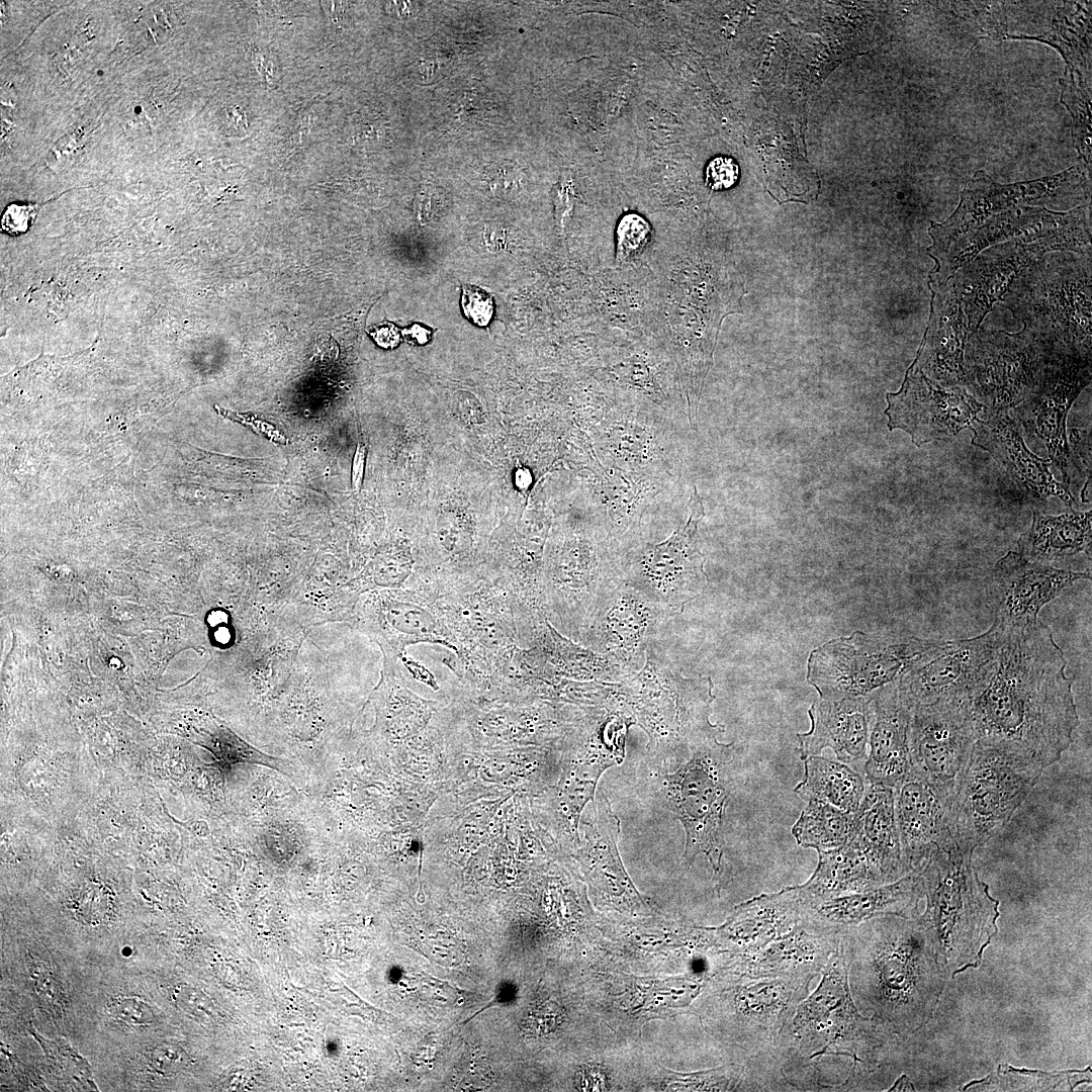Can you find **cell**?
I'll return each instance as SVG.
<instances>
[{
  "label": "cell",
  "instance_id": "obj_1",
  "mask_svg": "<svg viewBox=\"0 0 1092 1092\" xmlns=\"http://www.w3.org/2000/svg\"><path fill=\"white\" fill-rule=\"evenodd\" d=\"M1066 667L1040 619L1023 629L1001 628L993 656L964 701L976 741L1041 768L1057 762L1079 724Z\"/></svg>",
  "mask_w": 1092,
  "mask_h": 1092
},
{
  "label": "cell",
  "instance_id": "obj_2",
  "mask_svg": "<svg viewBox=\"0 0 1092 1092\" xmlns=\"http://www.w3.org/2000/svg\"><path fill=\"white\" fill-rule=\"evenodd\" d=\"M847 981L862 1013L900 1038L931 1018L948 978L929 929L916 917L881 915L839 935Z\"/></svg>",
  "mask_w": 1092,
  "mask_h": 1092
},
{
  "label": "cell",
  "instance_id": "obj_3",
  "mask_svg": "<svg viewBox=\"0 0 1092 1092\" xmlns=\"http://www.w3.org/2000/svg\"><path fill=\"white\" fill-rule=\"evenodd\" d=\"M899 1040L885 1022L862 1015L856 1007L838 943L819 985L782 1029L771 1058L787 1086L798 1091L822 1090L819 1068L824 1058L850 1059L847 1077L833 1090H858Z\"/></svg>",
  "mask_w": 1092,
  "mask_h": 1092
},
{
  "label": "cell",
  "instance_id": "obj_4",
  "mask_svg": "<svg viewBox=\"0 0 1092 1092\" xmlns=\"http://www.w3.org/2000/svg\"><path fill=\"white\" fill-rule=\"evenodd\" d=\"M974 849L950 836L919 872L925 911L917 918L931 932L936 953L948 978L977 967L997 932L999 902L972 862Z\"/></svg>",
  "mask_w": 1092,
  "mask_h": 1092
},
{
  "label": "cell",
  "instance_id": "obj_5",
  "mask_svg": "<svg viewBox=\"0 0 1092 1092\" xmlns=\"http://www.w3.org/2000/svg\"><path fill=\"white\" fill-rule=\"evenodd\" d=\"M645 655L638 672L615 682L617 702L646 732L650 751L688 759L693 747L724 732L710 721L713 681L684 676L655 640Z\"/></svg>",
  "mask_w": 1092,
  "mask_h": 1092
},
{
  "label": "cell",
  "instance_id": "obj_6",
  "mask_svg": "<svg viewBox=\"0 0 1092 1092\" xmlns=\"http://www.w3.org/2000/svg\"><path fill=\"white\" fill-rule=\"evenodd\" d=\"M1001 302L1060 352L1091 359V254H1044L1014 279Z\"/></svg>",
  "mask_w": 1092,
  "mask_h": 1092
},
{
  "label": "cell",
  "instance_id": "obj_7",
  "mask_svg": "<svg viewBox=\"0 0 1092 1092\" xmlns=\"http://www.w3.org/2000/svg\"><path fill=\"white\" fill-rule=\"evenodd\" d=\"M734 743L710 738L692 748L688 761L662 777L669 810L682 825L686 839L682 860L691 867L704 854L719 883L725 841L723 823L731 794Z\"/></svg>",
  "mask_w": 1092,
  "mask_h": 1092
},
{
  "label": "cell",
  "instance_id": "obj_8",
  "mask_svg": "<svg viewBox=\"0 0 1092 1092\" xmlns=\"http://www.w3.org/2000/svg\"><path fill=\"white\" fill-rule=\"evenodd\" d=\"M1042 770L976 741L953 785L951 837L974 850L987 843L1007 825Z\"/></svg>",
  "mask_w": 1092,
  "mask_h": 1092
},
{
  "label": "cell",
  "instance_id": "obj_9",
  "mask_svg": "<svg viewBox=\"0 0 1092 1092\" xmlns=\"http://www.w3.org/2000/svg\"><path fill=\"white\" fill-rule=\"evenodd\" d=\"M436 602L456 643L454 656L444 661L462 684L486 689L494 657L520 646L510 596L494 578L478 575L452 586Z\"/></svg>",
  "mask_w": 1092,
  "mask_h": 1092
},
{
  "label": "cell",
  "instance_id": "obj_10",
  "mask_svg": "<svg viewBox=\"0 0 1092 1092\" xmlns=\"http://www.w3.org/2000/svg\"><path fill=\"white\" fill-rule=\"evenodd\" d=\"M938 643L921 638L888 641L855 632L813 650L807 678L821 699L872 697L897 681Z\"/></svg>",
  "mask_w": 1092,
  "mask_h": 1092
},
{
  "label": "cell",
  "instance_id": "obj_11",
  "mask_svg": "<svg viewBox=\"0 0 1092 1092\" xmlns=\"http://www.w3.org/2000/svg\"><path fill=\"white\" fill-rule=\"evenodd\" d=\"M1058 352L1050 341L1025 328L1013 334L978 329L966 344V388L983 404L984 413L1008 412L1023 401Z\"/></svg>",
  "mask_w": 1092,
  "mask_h": 1092
},
{
  "label": "cell",
  "instance_id": "obj_12",
  "mask_svg": "<svg viewBox=\"0 0 1092 1092\" xmlns=\"http://www.w3.org/2000/svg\"><path fill=\"white\" fill-rule=\"evenodd\" d=\"M1090 194L1091 172L1083 162L1056 175L1005 185L978 171L966 184L954 212L941 223L931 222L927 253L930 257L938 253L994 214L1017 207L1070 208L1087 203Z\"/></svg>",
  "mask_w": 1092,
  "mask_h": 1092
},
{
  "label": "cell",
  "instance_id": "obj_13",
  "mask_svg": "<svg viewBox=\"0 0 1092 1092\" xmlns=\"http://www.w3.org/2000/svg\"><path fill=\"white\" fill-rule=\"evenodd\" d=\"M621 561L582 533L554 546L543 578L548 620L558 632L578 644L599 598L621 579Z\"/></svg>",
  "mask_w": 1092,
  "mask_h": 1092
},
{
  "label": "cell",
  "instance_id": "obj_14",
  "mask_svg": "<svg viewBox=\"0 0 1092 1092\" xmlns=\"http://www.w3.org/2000/svg\"><path fill=\"white\" fill-rule=\"evenodd\" d=\"M689 508L688 521L668 539L628 553L621 562V578L672 614L682 612L708 581L698 534L705 512L696 486Z\"/></svg>",
  "mask_w": 1092,
  "mask_h": 1092
},
{
  "label": "cell",
  "instance_id": "obj_15",
  "mask_svg": "<svg viewBox=\"0 0 1092 1092\" xmlns=\"http://www.w3.org/2000/svg\"><path fill=\"white\" fill-rule=\"evenodd\" d=\"M723 996L738 1043L746 1052L744 1065L755 1073L775 1069L771 1052L797 1006L809 994L812 981L750 977L738 973Z\"/></svg>",
  "mask_w": 1092,
  "mask_h": 1092
},
{
  "label": "cell",
  "instance_id": "obj_16",
  "mask_svg": "<svg viewBox=\"0 0 1092 1092\" xmlns=\"http://www.w3.org/2000/svg\"><path fill=\"white\" fill-rule=\"evenodd\" d=\"M672 615L621 578L599 598L578 644L608 658L627 677L642 668L648 645Z\"/></svg>",
  "mask_w": 1092,
  "mask_h": 1092
},
{
  "label": "cell",
  "instance_id": "obj_17",
  "mask_svg": "<svg viewBox=\"0 0 1092 1092\" xmlns=\"http://www.w3.org/2000/svg\"><path fill=\"white\" fill-rule=\"evenodd\" d=\"M439 597L420 588L366 592L354 605L350 620L389 659L399 660L406 647L417 643L441 644L454 653L456 643L438 608Z\"/></svg>",
  "mask_w": 1092,
  "mask_h": 1092
},
{
  "label": "cell",
  "instance_id": "obj_18",
  "mask_svg": "<svg viewBox=\"0 0 1092 1092\" xmlns=\"http://www.w3.org/2000/svg\"><path fill=\"white\" fill-rule=\"evenodd\" d=\"M1090 239V232H1080L1034 243L1009 241L983 250L959 268L950 279L967 317L969 335L979 329L985 315L1030 264L1050 252L1091 254Z\"/></svg>",
  "mask_w": 1092,
  "mask_h": 1092
},
{
  "label": "cell",
  "instance_id": "obj_19",
  "mask_svg": "<svg viewBox=\"0 0 1092 1092\" xmlns=\"http://www.w3.org/2000/svg\"><path fill=\"white\" fill-rule=\"evenodd\" d=\"M1091 231L1090 202L1067 211L1017 207L994 214L931 256L935 267L930 288L944 285L956 271L983 250L1009 241L1034 243L1048 238Z\"/></svg>",
  "mask_w": 1092,
  "mask_h": 1092
},
{
  "label": "cell",
  "instance_id": "obj_20",
  "mask_svg": "<svg viewBox=\"0 0 1092 1092\" xmlns=\"http://www.w3.org/2000/svg\"><path fill=\"white\" fill-rule=\"evenodd\" d=\"M1091 382V359L1058 352L1040 371L1023 401L1014 407L1015 418L1028 435L1046 447L1049 460L1070 485L1069 444L1066 427L1069 411Z\"/></svg>",
  "mask_w": 1092,
  "mask_h": 1092
},
{
  "label": "cell",
  "instance_id": "obj_21",
  "mask_svg": "<svg viewBox=\"0 0 1092 1092\" xmlns=\"http://www.w3.org/2000/svg\"><path fill=\"white\" fill-rule=\"evenodd\" d=\"M888 427L901 429L916 446L949 440L970 428L984 410L965 387H943L929 379L915 362L898 392L886 395Z\"/></svg>",
  "mask_w": 1092,
  "mask_h": 1092
},
{
  "label": "cell",
  "instance_id": "obj_22",
  "mask_svg": "<svg viewBox=\"0 0 1092 1092\" xmlns=\"http://www.w3.org/2000/svg\"><path fill=\"white\" fill-rule=\"evenodd\" d=\"M1090 573L1059 569L1019 552L1009 551L994 565L986 584L994 623L1004 629L1031 627L1044 605Z\"/></svg>",
  "mask_w": 1092,
  "mask_h": 1092
},
{
  "label": "cell",
  "instance_id": "obj_23",
  "mask_svg": "<svg viewBox=\"0 0 1092 1092\" xmlns=\"http://www.w3.org/2000/svg\"><path fill=\"white\" fill-rule=\"evenodd\" d=\"M1000 635L1001 628L993 622L978 636L940 641L901 675L899 689L913 707L965 701L993 656Z\"/></svg>",
  "mask_w": 1092,
  "mask_h": 1092
},
{
  "label": "cell",
  "instance_id": "obj_24",
  "mask_svg": "<svg viewBox=\"0 0 1092 1092\" xmlns=\"http://www.w3.org/2000/svg\"><path fill=\"white\" fill-rule=\"evenodd\" d=\"M975 742L964 701L913 707L910 768L930 782L953 787Z\"/></svg>",
  "mask_w": 1092,
  "mask_h": 1092
},
{
  "label": "cell",
  "instance_id": "obj_25",
  "mask_svg": "<svg viewBox=\"0 0 1092 1092\" xmlns=\"http://www.w3.org/2000/svg\"><path fill=\"white\" fill-rule=\"evenodd\" d=\"M902 856L908 873H919L949 838L953 787L934 784L912 768L894 787Z\"/></svg>",
  "mask_w": 1092,
  "mask_h": 1092
},
{
  "label": "cell",
  "instance_id": "obj_26",
  "mask_svg": "<svg viewBox=\"0 0 1092 1092\" xmlns=\"http://www.w3.org/2000/svg\"><path fill=\"white\" fill-rule=\"evenodd\" d=\"M589 298L604 328L631 339L654 338L657 290L648 266L611 267L590 274Z\"/></svg>",
  "mask_w": 1092,
  "mask_h": 1092
},
{
  "label": "cell",
  "instance_id": "obj_27",
  "mask_svg": "<svg viewBox=\"0 0 1092 1092\" xmlns=\"http://www.w3.org/2000/svg\"><path fill=\"white\" fill-rule=\"evenodd\" d=\"M971 430L972 444L989 452L1027 498L1041 502L1057 496L1072 508L1075 498L1069 486L1054 478L1049 459L1029 451L1016 418H1011L1008 412L984 413Z\"/></svg>",
  "mask_w": 1092,
  "mask_h": 1092
},
{
  "label": "cell",
  "instance_id": "obj_28",
  "mask_svg": "<svg viewBox=\"0 0 1092 1092\" xmlns=\"http://www.w3.org/2000/svg\"><path fill=\"white\" fill-rule=\"evenodd\" d=\"M872 714V697L816 700L808 710L810 730L797 734L801 760L830 748L838 760L863 775Z\"/></svg>",
  "mask_w": 1092,
  "mask_h": 1092
},
{
  "label": "cell",
  "instance_id": "obj_29",
  "mask_svg": "<svg viewBox=\"0 0 1092 1092\" xmlns=\"http://www.w3.org/2000/svg\"><path fill=\"white\" fill-rule=\"evenodd\" d=\"M920 873L867 890L820 901L803 898L802 918L839 936L857 924L881 915L916 918L923 898Z\"/></svg>",
  "mask_w": 1092,
  "mask_h": 1092
},
{
  "label": "cell",
  "instance_id": "obj_30",
  "mask_svg": "<svg viewBox=\"0 0 1092 1092\" xmlns=\"http://www.w3.org/2000/svg\"><path fill=\"white\" fill-rule=\"evenodd\" d=\"M582 822L581 863L589 884L610 903L643 912L648 906L638 894L618 850L620 820L600 790Z\"/></svg>",
  "mask_w": 1092,
  "mask_h": 1092
},
{
  "label": "cell",
  "instance_id": "obj_31",
  "mask_svg": "<svg viewBox=\"0 0 1092 1092\" xmlns=\"http://www.w3.org/2000/svg\"><path fill=\"white\" fill-rule=\"evenodd\" d=\"M932 291L931 314L915 363L943 387H965V349L968 323L956 287L949 279Z\"/></svg>",
  "mask_w": 1092,
  "mask_h": 1092
},
{
  "label": "cell",
  "instance_id": "obj_32",
  "mask_svg": "<svg viewBox=\"0 0 1092 1092\" xmlns=\"http://www.w3.org/2000/svg\"><path fill=\"white\" fill-rule=\"evenodd\" d=\"M872 723L863 776L894 787L909 771L913 705L892 682L872 696Z\"/></svg>",
  "mask_w": 1092,
  "mask_h": 1092
},
{
  "label": "cell",
  "instance_id": "obj_33",
  "mask_svg": "<svg viewBox=\"0 0 1092 1092\" xmlns=\"http://www.w3.org/2000/svg\"><path fill=\"white\" fill-rule=\"evenodd\" d=\"M838 943L839 936L802 918L786 934L752 953L741 956L737 972L756 978L813 981L821 975Z\"/></svg>",
  "mask_w": 1092,
  "mask_h": 1092
},
{
  "label": "cell",
  "instance_id": "obj_34",
  "mask_svg": "<svg viewBox=\"0 0 1092 1092\" xmlns=\"http://www.w3.org/2000/svg\"><path fill=\"white\" fill-rule=\"evenodd\" d=\"M864 855L879 886L908 875L895 816L894 789L869 783L852 815L848 836Z\"/></svg>",
  "mask_w": 1092,
  "mask_h": 1092
},
{
  "label": "cell",
  "instance_id": "obj_35",
  "mask_svg": "<svg viewBox=\"0 0 1092 1092\" xmlns=\"http://www.w3.org/2000/svg\"><path fill=\"white\" fill-rule=\"evenodd\" d=\"M799 886L760 894L738 905L729 920L715 929L718 938L742 956L752 953L793 929L802 919Z\"/></svg>",
  "mask_w": 1092,
  "mask_h": 1092
},
{
  "label": "cell",
  "instance_id": "obj_36",
  "mask_svg": "<svg viewBox=\"0 0 1092 1092\" xmlns=\"http://www.w3.org/2000/svg\"><path fill=\"white\" fill-rule=\"evenodd\" d=\"M1092 513L1051 516L1033 510L1030 527L1018 540L1019 553L1049 563L1079 552L1091 553Z\"/></svg>",
  "mask_w": 1092,
  "mask_h": 1092
},
{
  "label": "cell",
  "instance_id": "obj_37",
  "mask_svg": "<svg viewBox=\"0 0 1092 1092\" xmlns=\"http://www.w3.org/2000/svg\"><path fill=\"white\" fill-rule=\"evenodd\" d=\"M879 886L860 849L847 838L836 848L818 851V863L800 885L805 901L815 902Z\"/></svg>",
  "mask_w": 1092,
  "mask_h": 1092
},
{
  "label": "cell",
  "instance_id": "obj_38",
  "mask_svg": "<svg viewBox=\"0 0 1092 1092\" xmlns=\"http://www.w3.org/2000/svg\"><path fill=\"white\" fill-rule=\"evenodd\" d=\"M1007 39H1030L1054 47L1062 55L1067 69L1091 85V2H1064L1053 19L1050 30L1038 35H1011Z\"/></svg>",
  "mask_w": 1092,
  "mask_h": 1092
},
{
  "label": "cell",
  "instance_id": "obj_39",
  "mask_svg": "<svg viewBox=\"0 0 1092 1092\" xmlns=\"http://www.w3.org/2000/svg\"><path fill=\"white\" fill-rule=\"evenodd\" d=\"M804 776L794 792L804 800H819L854 814L862 800L864 776L843 762L812 755L802 760Z\"/></svg>",
  "mask_w": 1092,
  "mask_h": 1092
},
{
  "label": "cell",
  "instance_id": "obj_40",
  "mask_svg": "<svg viewBox=\"0 0 1092 1092\" xmlns=\"http://www.w3.org/2000/svg\"><path fill=\"white\" fill-rule=\"evenodd\" d=\"M792 835L803 848L825 851L844 844L849 836L852 815L819 800H808Z\"/></svg>",
  "mask_w": 1092,
  "mask_h": 1092
},
{
  "label": "cell",
  "instance_id": "obj_41",
  "mask_svg": "<svg viewBox=\"0 0 1092 1092\" xmlns=\"http://www.w3.org/2000/svg\"><path fill=\"white\" fill-rule=\"evenodd\" d=\"M1060 83L1061 101L1072 116L1074 146L1083 161L1091 166V85L1079 81L1067 68Z\"/></svg>",
  "mask_w": 1092,
  "mask_h": 1092
},
{
  "label": "cell",
  "instance_id": "obj_42",
  "mask_svg": "<svg viewBox=\"0 0 1092 1092\" xmlns=\"http://www.w3.org/2000/svg\"><path fill=\"white\" fill-rule=\"evenodd\" d=\"M654 242L652 228L642 215L625 214L616 226L614 267L647 266Z\"/></svg>",
  "mask_w": 1092,
  "mask_h": 1092
},
{
  "label": "cell",
  "instance_id": "obj_43",
  "mask_svg": "<svg viewBox=\"0 0 1092 1092\" xmlns=\"http://www.w3.org/2000/svg\"><path fill=\"white\" fill-rule=\"evenodd\" d=\"M941 9L952 15L977 37L1004 38L1006 20L1001 2H940Z\"/></svg>",
  "mask_w": 1092,
  "mask_h": 1092
},
{
  "label": "cell",
  "instance_id": "obj_44",
  "mask_svg": "<svg viewBox=\"0 0 1092 1092\" xmlns=\"http://www.w3.org/2000/svg\"><path fill=\"white\" fill-rule=\"evenodd\" d=\"M32 1035L42 1048L53 1071L62 1079L81 1087L96 1088L87 1061L64 1039L50 1040L34 1030Z\"/></svg>",
  "mask_w": 1092,
  "mask_h": 1092
},
{
  "label": "cell",
  "instance_id": "obj_45",
  "mask_svg": "<svg viewBox=\"0 0 1092 1092\" xmlns=\"http://www.w3.org/2000/svg\"><path fill=\"white\" fill-rule=\"evenodd\" d=\"M998 1071L1003 1073L1004 1077H1001V1081L1005 1083L1006 1087L1014 1089H1031V1090H1046L1056 1089L1061 1083L1070 1084L1071 1079L1081 1078L1082 1075L1090 1074L1089 1070L1082 1071H1068V1072H1055L1045 1073L1039 1071H1026L1015 1070L1009 1066H1000Z\"/></svg>",
  "mask_w": 1092,
  "mask_h": 1092
},
{
  "label": "cell",
  "instance_id": "obj_46",
  "mask_svg": "<svg viewBox=\"0 0 1092 1092\" xmlns=\"http://www.w3.org/2000/svg\"><path fill=\"white\" fill-rule=\"evenodd\" d=\"M109 1013L116 1020L130 1026L150 1025L155 1019L152 1007L144 1000L131 996L114 998L109 1004Z\"/></svg>",
  "mask_w": 1092,
  "mask_h": 1092
},
{
  "label": "cell",
  "instance_id": "obj_47",
  "mask_svg": "<svg viewBox=\"0 0 1092 1092\" xmlns=\"http://www.w3.org/2000/svg\"><path fill=\"white\" fill-rule=\"evenodd\" d=\"M462 306L466 315L479 326H485L492 315V299L478 287H463Z\"/></svg>",
  "mask_w": 1092,
  "mask_h": 1092
},
{
  "label": "cell",
  "instance_id": "obj_48",
  "mask_svg": "<svg viewBox=\"0 0 1092 1092\" xmlns=\"http://www.w3.org/2000/svg\"><path fill=\"white\" fill-rule=\"evenodd\" d=\"M186 1054L175 1044L163 1043L155 1046L149 1055V1065L157 1073L170 1075L180 1071L186 1065Z\"/></svg>",
  "mask_w": 1092,
  "mask_h": 1092
},
{
  "label": "cell",
  "instance_id": "obj_49",
  "mask_svg": "<svg viewBox=\"0 0 1092 1092\" xmlns=\"http://www.w3.org/2000/svg\"><path fill=\"white\" fill-rule=\"evenodd\" d=\"M738 179V166L727 157L713 159L706 169V182L715 190L726 189L735 184Z\"/></svg>",
  "mask_w": 1092,
  "mask_h": 1092
},
{
  "label": "cell",
  "instance_id": "obj_50",
  "mask_svg": "<svg viewBox=\"0 0 1092 1092\" xmlns=\"http://www.w3.org/2000/svg\"><path fill=\"white\" fill-rule=\"evenodd\" d=\"M36 204H10L3 212L2 229L6 234L17 236L25 233L33 222L36 212Z\"/></svg>",
  "mask_w": 1092,
  "mask_h": 1092
},
{
  "label": "cell",
  "instance_id": "obj_51",
  "mask_svg": "<svg viewBox=\"0 0 1092 1092\" xmlns=\"http://www.w3.org/2000/svg\"><path fill=\"white\" fill-rule=\"evenodd\" d=\"M214 410L222 418L246 426L253 432L267 438L270 441L280 444H285L287 442L286 438L276 427L265 421H261L254 416L239 414L234 411L225 410L218 405H214Z\"/></svg>",
  "mask_w": 1092,
  "mask_h": 1092
},
{
  "label": "cell",
  "instance_id": "obj_52",
  "mask_svg": "<svg viewBox=\"0 0 1092 1092\" xmlns=\"http://www.w3.org/2000/svg\"><path fill=\"white\" fill-rule=\"evenodd\" d=\"M1069 445V458L1080 470L1081 473L1090 477L1091 472V453H1090V436L1085 430L1073 429L1071 430Z\"/></svg>",
  "mask_w": 1092,
  "mask_h": 1092
},
{
  "label": "cell",
  "instance_id": "obj_53",
  "mask_svg": "<svg viewBox=\"0 0 1092 1092\" xmlns=\"http://www.w3.org/2000/svg\"><path fill=\"white\" fill-rule=\"evenodd\" d=\"M176 1001L188 1013L208 1014L209 1001L201 993L190 988H180L175 992Z\"/></svg>",
  "mask_w": 1092,
  "mask_h": 1092
},
{
  "label": "cell",
  "instance_id": "obj_54",
  "mask_svg": "<svg viewBox=\"0 0 1092 1092\" xmlns=\"http://www.w3.org/2000/svg\"><path fill=\"white\" fill-rule=\"evenodd\" d=\"M365 458L366 448L362 443L359 442L352 463V486L356 492L360 490L362 485Z\"/></svg>",
  "mask_w": 1092,
  "mask_h": 1092
},
{
  "label": "cell",
  "instance_id": "obj_55",
  "mask_svg": "<svg viewBox=\"0 0 1092 1092\" xmlns=\"http://www.w3.org/2000/svg\"><path fill=\"white\" fill-rule=\"evenodd\" d=\"M399 660H401V661H402V662L404 663L405 667H406V668H407V669H408V670L411 671V673H413V674H414V675H415V676H416V677H417V678H418L419 680H421V681H423V682H425V684H427V685H429V686H431V687H435V679H434L433 675H432V674H431V672H430V671H429V670H428L427 668H425V667H424L423 665H421L420 663L416 662V661H415V660H413L412 658H408V657H406V654H405V655H403V656H402V657H401V658H400Z\"/></svg>",
  "mask_w": 1092,
  "mask_h": 1092
}]
</instances>
